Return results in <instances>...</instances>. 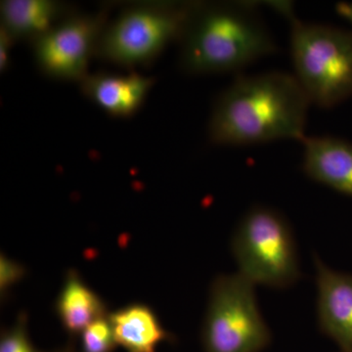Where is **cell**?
I'll list each match as a JSON object with an SVG mask.
<instances>
[{"instance_id": "1", "label": "cell", "mask_w": 352, "mask_h": 352, "mask_svg": "<svg viewBox=\"0 0 352 352\" xmlns=\"http://www.w3.org/2000/svg\"><path fill=\"white\" fill-rule=\"evenodd\" d=\"M311 105L291 74L239 76L219 95L208 124L217 146H249L279 140L302 142Z\"/></svg>"}, {"instance_id": "2", "label": "cell", "mask_w": 352, "mask_h": 352, "mask_svg": "<svg viewBox=\"0 0 352 352\" xmlns=\"http://www.w3.org/2000/svg\"><path fill=\"white\" fill-rule=\"evenodd\" d=\"M178 43L180 69L192 76L237 73L278 50L250 1L194 2Z\"/></svg>"}, {"instance_id": "3", "label": "cell", "mask_w": 352, "mask_h": 352, "mask_svg": "<svg viewBox=\"0 0 352 352\" xmlns=\"http://www.w3.org/2000/svg\"><path fill=\"white\" fill-rule=\"evenodd\" d=\"M194 2L131 4L109 20L97 56L124 68L151 64L171 43H179Z\"/></svg>"}, {"instance_id": "4", "label": "cell", "mask_w": 352, "mask_h": 352, "mask_svg": "<svg viewBox=\"0 0 352 352\" xmlns=\"http://www.w3.org/2000/svg\"><path fill=\"white\" fill-rule=\"evenodd\" d=\"M287 19L294 76L310 103L328 108L352 94V36L329 25L302 22L295 13Z\"/></svg>"}, {"instance_id": "5", "label": "cell", "mask_w": 352, "mask_h": 352, "mask_svg": "<svg viewBox=\"0 0 352 352\" xmlns=\"http://www.w3.org/2000/svg\"><path fill=\"white\" fill-rule=\"evenodd\" d=\"M231 249L238 272L254 285L286 289L302 276L291 226L274 208H250L234 231Z\"/></svg>"}, {"instance_id": "6", "label": "cell", "mask_w": 352, "mask_h": 352, "mask_svg": "<svg viewBox=\"0 0 352 352\" xmlns=\"http://www.w3.org/2000/svg\"><path fill=\"white\" fill-rule=\"evenodd\" d=\"M254 285L239 272L212 282L201 327L205 352H263L272 340Z\"/></svg>"}, {"instance_id": "7", "label": "cell", "mask_w": 352, "mask_h": 352, "mask_svg": "<svg viewBox=\"0 0 352 352\" xmlns=\"http://www.w3.org/2000/svg\"><path fill=\"white\" fill-rule=\"evenodd\" d=\"M108 7L91 13L75 11L32 43L41 73L53 80L80 82L109 22Z\"/></svg>"}, {"instance_id": "8", "label": "cell", "mask_w": 352, "mask_h": 352, "mask_svg": "<svg viewBox=\"0 0 352 352\" xmlns=\"http://www.w3.org/2000/svg\"><path fill=\"white\" fill-rule=\"evenodd\" d=\"M319 329L344 352H352V275L331 270L314 256Z\"/></svg>"}, {"instance_id": "9", "label": "cell", "mask_w": 352, "mask_h": 352, "mask_svg": "<svg viewBox=\"0 0 352 352\" xmlns=\"http://www.w3.org/2000/svg\"><path fill=\"white\" fill-rule=\"evenodd\" d=\"M82 94L107 115L129 119L139 112L155 85V78L136 72H98L82 80Z\"/></svg>"}, {"instance_id": "10", "label": "cell", "mask_w": 352, "mask_h": 352, "mask_svg": "<svg viewBox=\"0 0 352 352\" xmlns=\"http://www.w3.org/2000/svg\"><path fill=\"white\" fill-rule=\"evenodd\" d=\"M302 143L305 175L352 196V145L330 136H307Z\"/></svg>"}, {"instance_id": "11", "label": "cell", "mask_w": 352, "mask_h": 352, "mask_svg": "<svg viewBox=\"0 0 352 352\" xmlns=\"http://www.w3.org/2000/svg\"><path fill=\"white\" fill-rule=\"evenodd\" d=\"M75 11L54 0H4L0 4V27L16 41L32 43Z\"/></svg>"}, {"instance_id": "12", "label": "cell", "mask_w": 352, "mask_h": 352, "mask_svg": "<svg viewBox=\"0 0 352 352\" xmlns=\"http://www.w3.org/2000/svg\"><path fill=\"white\" fill-rule=\"evenodd\" d=\"M118 346L126 352H157L164 342H175L156 312L143 303H131L109 314Z\"/></svg>"}, {"instance_id": "13", "label": "cell", "mask_w": 352, "mask_h": 352, "mask_svg": "<svg viewBox=\"0 0 352 352\" xmlns=\"http://www.w3.org/2000/svg\"><path fill=\"white\" fill-rule=\"evenodd\" d=\"M55 311L65 330L72 336L82 333L94 321L108 316L107 305L75 270L67 273Z\"/></svg>"}, {"instance_id": "14", "label": "cell", "mask_w": 352, "mask_h": 352, "mask_svg": "<svg viewBox=\"0 0 352 352\" xmlns=\"http://www.w3.org/2000/svg\"><path fill=\"white\" fill-rule=\"evenodd\" d=\"M80 340L82 352L115 351L118 344L109 315L87 326L80 333Z\"/></svg>"}, {"instance_id": "15", "label": "cell", "mask_w": 352, "mask_h": 352, "mask_svg": "<svg viewBox=\"0 0 352 352\" xmlns=\"http://www.w3.org/2000/svg\"><path fill=\"white\" fill-rule=\"evenodd\" d=\"M0 352H41L30 340L27 315L21 314L12 327L2 332Z\"/></svg>"}, {"instance_id": "16", "label": "cell", "mask_w": 352, "mask_h": 352, "mask_svg": "<svg viewBox=\"0 0 352 352\" xmlns=\"http://www.w3.org/2000/svg\"><path fill=\"white\" fill-rule=\"evenodd\" d=\"M24 266L1 254L0 258V289L6 294L8 289L24 277Z\"/></svg>"}, {"instance_id": "17", "label": "cell", "mask_w": 352, "mask_h": 352, "mask_svg": "<svg viewBox=\"0 0 352 352\" xmlns=\"http://www.w3.org/2000/svg\"><path fill=\"white\" fill-rule=\"evenodd\" d=\"M16 41L3 29L0 27V72L6 73L9 69L11 62L12 48Z\"/></svg>"}, {"instance_id": "18", "label": "cell", "mask_w": 352, "mask_h": 352, "mask_svg": "<svg viewBox=\"0 0 352 352\" xmlns=\"http://www.w3.org/2000/svg\"><path fill=\"white\" fill-rule=\"evenodd\" d=\"M337 12L352 23V3L342 2V3L338 4Z\"/></svg>"}, {"instance_id": "19", "label": "cell", "mask_w": 352, "mask_h": 352, "mask_svg": "<svg viewBox=\"0 0 352 352\" xmlns=\"http://www.w3.org/2000/svg\"><path fill=\"white\" fill-rule=\"evenodd\" d=\"M56 352H76V351H75V349H74L73 346H69L65 347V349H60L59 351H56Z\"/></svg>"}]
</instances>
